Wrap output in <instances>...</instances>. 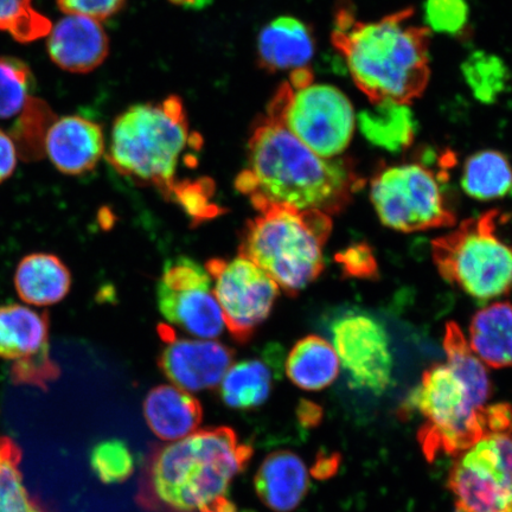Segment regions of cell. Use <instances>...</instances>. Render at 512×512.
<instances>
[{"label": "cell", "instance_id": "1", "mask_svg": "<svg viewBox=\"0 0 512 512\" xmlns=\"http://www.w3.org/2000/svg\"><path fill=\"white\" fill-rule=\"evenodd\" d=\"M363 184L350 159L318 156L266 115L253 125L247 166L235 179V189L256 211L284 204L329 216L347 209Z\"/></svg>", "mask_w": 512, "mask_h": 512}, {"label": "cell", "instance_id": "2", "mask_svg": "<svg viewBox=\"0 0 512 512\" xmlns=\"http://www.w3.org/2000/svg\"><path fill=\"white\" fill-rule=\"evenodd\" d=\"M254 450L230 427L198 431L153 445L140 473L136 502L147 512H229L228 491Z\"/></svg>", "mask_w": 512, "mask_h": 512}, {"label": "cell", "instance_id": "3", "mask_svg": "<svg viewBox=\"0 0 512 512\" xmlns=\"http://www.w3.org/2000/svg\"><path fill=\"white\" fill-rule=\"evenodd\" d=\"M335 18L332 44L373 105L387 100L407 105L424 94L431 76V31L413 22L412 8L360 22L342 5Z\"/></svg>", "mask_w": 512, "mask_h": 512}, {"label": "cell", "instance_id": "4", "mask_svg": "<svg viewBox=\"0 0 512 512\" xmlns=\"http://www.w3.org/2000/svg\"><path fill=\"white\" fill-rule=\"evenodd\" d=\"M419 412L425 424L418 433L428 460L459 457L486 438L512 433L509 403L482 406L466 383L447 364H434L409 394L401 416Z\"/></svg>", "mask_w": 512, "mask_h": 512}, {"label": "cell", "instance_id": "5", "mask_svg": "<svg viewBox=\"0 0 512 512\" xmlns=\"http://www.w3.org/2000/svg\"><path fill=\"white\" fill-rule=\"evenodd\" d=\"M201 137L190 132L181 98L128 108L115 119L106 159L121 176L153 185L164 198L177 181L185 151L200 150Z\"/></svg>", "mask_w": 512, "mask_h": 512}, {"label": "cell", "instance_id": "6", "mask_svg": "<svg viewBox=\"0 0 512 512\" xmlns=\"http://www.w3.org/2000/svg\"><path fill=\"white\" fill-rule=\"evenodd\" d=\"M246 222L239 256L252 261L287 296L297 297L324 271L323 249L332 232L328 214L273 204Z\"/></svg>", "mask_w": 512, "mask_h": 512}, {"label": "cell", "instance_id": "7", "mask_svg": "<svg viewBox=\"0 0 512 512\" xmlns=\"http://www.w3.org/2000/svg\"><path fill=\"white\" fill-rule=\"evenodd\" d=\"M499 217L498 210L471 217L432 242L441 277L479 302L512 290V247L497 235Z\"/></svg>", "mask_w": 512, "mask_h": 512}, {"label": "cell", "instance_id": "8", "mask_svg": "<svg viewBox=\"0 0 512 512\" xmlns=\"http://www.w3.org/2000/svg\"><path fill=\"white\" fill-rule=\"evenodd\" d=\"M446 171L421 162L387 166L370 183V198L384 226L403 233L453 227L456 213L444 184Z\"/></svg>", "mask_w": 512, "mask_h": 512}, {"label": "cell", "instance_id": "9", "mask_svg": "<svg viewBox=\"0 0 512 512\" xmlns=\"http://www.w3.org/2000/svg\"><path fill=\"white\" fill-rule=\"evenodd\" d=\"M266 117L284 126L318 156L335 158L350 145L356 115L338 88L315 85L293 88L284 83L267 106Z\"/></svg>", "mask_w": 512, "mask_h": 512}, {"label": "cell", "instance_id": "10", "mask_svg": "<svg viewBox=\"0 0 512 512\" xmlns=\"http://www.w3.org/2000/svg\"><path fill=\"white\" fill-rule=\"evenodd\" d=\"M206 270L214 281V296L229 334L240 344L251 341L256 329L270 317L279 286L242 256L234 260L211 259Z\"/></svg>", "mask_w": 512, "mask_h": 512}, {"label": "cell", "instance_id": "11", "mask_svg": "<svg viewBox=\"0 0 512 512\" xmlns=\"http://www.w3.org/2000/svg\"><path fill=\"white\" fill-rule=\"evenodd\" d=\"M206 268L189 258H177L165 265L157 286L160 313L170 323L202 338L219 337L224 320L211 290Z\"/></svg>", "mask_w": 512, "mask_h": 512}, {"label": "cell", "instance_id": "12", "mask_svg": "<svg viewBox=\"0 0 512 512\" xmlns=\"http://www.w3.org/2000/svg\"><path fill=\"white\" fill-rule=\"evenodd\" d=\"M339 362L354 387L386 392L393 379V356L386 329L366 313H345L331 324Z\"/></svg>", "mask_w": 512, "mask_h": 512}, {"label": "cell", "instance_id": "13", "mask_svg": "<svg viewBox=\"0 0 512 512\" xmlns=\"http://www.w3.org/2000/svg\"><path fill=\"white\" fill-rule=\"evenodd\" d=\"M0 358L14 362L17 383L47 388L59 369L49 360V320L30 307L0 306Z\"/></svg>", "mask_w": 512, "mask_h": 512}, {"label": "cell", "instance_id": "14", "mask_svg": "<svg viewBox=\"0 0 512 512\" xmlns=\"http://www.w3.org/2000/svg\"><path fill=\"white\" fill-rule=\"evenodd\" d=\"M165 343L158 366L168 379L185 392L213 389L232 367L235 351L222 343L179 339L169 325L160 324Z\"/></svg>", "mask_w": 512, "mask_h": 512}, {"label": "cell", "instance_id": "15", "mask_svg": "<svg viewBox=\"0 0 512 512\" xmlns=\"http://www.w3.org/2000/svg\"><path fill=\"white\" fill-rule=\"evenodd\" d=\"M48 53L57 67L85 74L104 63L110 53V41L98 19L67 15L51 28Z\"/></svg>", "mask_w": 512, "mask_h": 512}, {"label": "cell", "instance_id": "16", "mask_svg": "<svg viewBox=\"0 0 512 512\" xmlns=\"http://www.w3.org/2000/svg\"><path fill=\"white\" fill-rule=\"evenodd\" d=\"M44 146L57 170L64 175L81 176L94 170L104 156V132L92 120L69 115L54 121Z\"/></svg>", "mask_w": 512, "mask_h": 512}, {"label": "cell", "instance_id": "17", "mask_svg": "<svg viewBox=\"0 0 512 512\" xmlns=\"http://www.w3.org/2000/svg\"><path fill=\"white\" fill-rule=\"evenodd\" d=\"M283 358V349L278 344H270L261 358L234 364L221 381L222 401L234 409L264 405L272 393L275 376H279Z\"/></svg>", "mask_w": 512, "mask_h": 512}, {"label": "cell", "instance_id": "18", "mask_svg": "<svg viewBox=\"0 0 512 512\" xmlns=\"http://www.w3.org/2000/svg\"><path fill=\"white\" fill-rule=\"evenodd\" d=\"M315 38L307 25L294 17H279L261 30L258 64L268 73L307 67L315 54Z\"/></svg>", "mask_w": 512, "mask_h": 512}, {"label": "cell", "instance_id": "19", "mask_svg": "<svg viewBox=\"0 0 512 512\" xmlns=\"http://www.w3.org/2000/svg\"><path fill=\"white\" fill-rule=\"evenodd\" d=\"M261 502L275 512H291L303 502L309 490V473L302 459L291 451L271 453L254 479Z\"/></svg>", "mask_w": 512, "mask_h": 512}, {"label": "cell", "instance_id": "20", "mask_svg": "<svg viewBox=\"0 0 512 512\" xmlns=\"http://www.w3.org/2000/svg\"><path fill=\"white\" fill-rule=\"evenodd\" d=\"M144 415L151 431L162 440H179L194 433L203 418L201 402L171 386L153 388L144 401Z\"/></svg>", "mask_w": 512, "mask_h": 512}, {"label": "cell", "instance_id": "21", "mask_svg": "<svg viewBox=\"0 0 512 512\" xmlns=\"http://www.w3.org/2000/svg\"><path fill=\"white\" fill-rule=\"evenodd\" d=\"M15 286L19 298L27 304L54 305L69 293L72 274L60 258L53 254H30L19 262Z\"/></svg>", "mask_w": 512, "mask_h": 512}, {"label": "cell", "instance_id": "22", "mask_svg": "<svg viewBox=\"0 0 512 512\" xmlns=\"http://www.w3.org/2000/svg\"><path fill=\"white\" fill-rule=\"evenodd\" d=\"M469 344L489 367H512V304L498 302L478 311L471 320Z\"/></svg>", "mask_w": 512, "mask_h": 512}, {"label": "cell", "instance_id": "23", "mask_svg": "<svg viewBox=\"0 0 512 512\" xmlns=\"http://www.w3.org/2000/svg\"><path fill=\"white\" fill-rule=\"evenodd\" d=\"M341 362L334 345L319 336H307L294 345L286 360V375L293 384L318 392L335 382Z\"/></svg>", "mask_w": 512, "mask_h": 512}, {"label": "cell", "instance_id": "24", "mask_svg": "<svg viewBox=\"0 0 512 512\" xmlns=\"http://www.w3.org/2000/svg\"><path fill=\"white\" fill-rule=\"evenodd\" d=\"M358 127L370 144L392 153L412 146L416 136L414 115L406 104L382 101L357 115Z\"/></svg>", "mask_w": 512, "mask_h": 512}, {"label": "cell", "instance_id": "25", "mask_svg": "<svg viewBox=\"0 0 512 512\" xmlns=\"http://www.w3.org/2000/svg\"><path fill=\"white\" fill-rule=\"evenodd\" d=\"M463 190L479 201L499 200L512 191V168L503 153L486 150L466 159Z\"/></svg>", "mask_w": 512, "mask_h": 512}, {"label": "cell", "instance_id": "26", "mask_svg": "<svg viewBox=\"0 0 512 512\" xmlns=\"http://www.w3.org/2000/svg\"><path fill=\"white\" fill-rule=\"evenodd\" d=\"M444 349L447 366L470 388L480 405L485 406L492 394L488 371L483 366L457 323L446 324Z\"/></svg>", "mask_w": 512, "mask_h": 512}, {"label": "cell", "instance_id": "27", "mask_svg": "<svg viewBox=\"0 0 512 512\" xmlns=\"http://www.w3.org/2000/svg\"><path fill=\"white\" fill-rule=\"evenodd\" d=\"M21 459L15 441L0 437V512H44L25 489Z\"/></svg>", "mask_w": 512, "mask_h": 512}, {"label": "cell", "instance_id": "28", "mask_svg": "<svg viewBox=\"0 0 512 512\" xmlns=\"http://www.w3.org/2000/svg\"><path fill=\"white\" fill-rule=\"evenodd\" d=\"M465 81L475 98L483 104H494L508 86L509 70L499 57L476 51L463 64Z\"/></svg>", "mask_w": 512, "mask_h": 512}, {"label": "cell", "instance_id": "29", "mask_svg": "<svg viewBox=\"0 0 512 512\" xmlns=\"http://www.w3.org/2000/svg\"><path fill=\"white\" fill-rule=\"evenodd\" d=\"M34 89V74L27 63L16 57H0V119L21 113Z\"/></svg>", "mask_w": 512, "mask_h": 512}, {"label": "cell", "instance_id": "30", "mask_svg": "<svg viewBox=\"0 0 512 512\" xmlns=\"http://www.w3.org/2000/svg\"><path fill=\"white\" fill-rule=\"evenodd\" d=\"M214 182L209 178L176 181L166 200L179 204L194 224H200L226 213V209L213 202Z\"/></svg>", "mask_w": 512, "mask_h": 512}, {"label": "cell", "instance_id": "31", "mask_svg": "<svg viewBox=\"0 0 512 512\" xmlns=\"http://www.w3.org/2000/svg\"><path fill=\"white\" fill-rule=\"evenodd\" d=\"M51 23L37 12L32 0H0V31L19 42H31L48 36Z\"/></svg>", "mask_w": 512, "mask_h": 512}, {"label": "cell", "instance_id": "32", "mask_svg": "<svg viewBox=\"0 0 512 512\" xmlns=\"http://www.w3.org/2000/svg\"><path fill=\"white\" fill-rule=\"evenodd\" d=\"M91 466L102 483L120 484L133 475L134 458L123 440L111 439L94 446Z\"/></svg>", "mask_w": 512, "mask_h": 512}, {"label": "cell", "instance_id": "33", "mask_svg": "<svg viewBox=\"0 0 512 512\" xmlns=\"http://www.w3.org/2000/svg\"><path fill=\"white\" fill-rule=\"evenodd\" d=\"M498 488L512 507V434H498L476 444Z\"/></svg>", "mask_w": 512, "mask_h": 512}, {"label": "cell", "instance_id": "34", "mask_svg": "<svg viewBox=\"0 0 512 512\" xmlns=\"http://www.w3.org/2000/svg\"><path fill=\"white\" fill-rule=\"evenodd\" d=\"M425 17L428 29L439 34L457 35L469 22L466 0H427Z\"/></svg>", "mask_w": 512, "mask_h": 512}, {"label": "cell", "instance_id": "35", "mask_svg": "<svg viewBox=\"0 0 512 512\" xmlns=\"http://www.w3.org/2000/svg\"><path fill=\"white\" fill-rule=\"evenodd\" d=\"M345 277L373 280L379 278V264L373 248L360 242L343 249L335 256Z\"/></svg>", "mask_w": 512, "mask_h": 512}, {"label": "cell", "instance_id": "36", "mask_svg": "<svg viewBox=\"0 0 512 512\" xmlns=\"http://www.w3.org/2000/svg\"><path fill=\"white\" fill-rule=\"evenodd\" d=\"M126 0H57L67 15H81L94 19H106L118 14Z\"/></svg>", "mask_w": 512, "mask_h": 512}, {"label": "cell", "instance_id": "37", "mask_svg": "<svg viewBox=\"0 0 512 512\" xmlns=\"http://www.w3.org/2000/svg\"><path fill=\"white\" fill-rule=\"evenodd\" d=\"M17 165V147L8 134L0 130V183L10 178Z\"/></svg>", "mask_w": 512, "mask_h": 512}, {"label": "cell", "instance_id": "38", "mask_svg": "<svg viewBox=\"0 0 512 512\" xmlns=\"http://www.w3.org/2000/svg\"><path fill=\"white\" fill-rule=\"evenodd\" d=\"M297 418L305 428L317 427L323 419V409L317 403L302 400L297 407Z\"/></svg>", "mask_w": 512, "mask_h": 512}, {"label": "cell", "instance_id": "39", "mask_svg": "<svg viewBox=\"0 0 512 512\" xmlns=\"http://www.w3.org/2000/svg\"><path fill=\"white\" fill-rule=\"evenodd\" d=\"M339 456L323 454L318 456L315 465L312 467V476L317 479H328L334 476L338 470Z\"/></svg>", "mask_w": 512, "mask_h": 512}]
</instances>
